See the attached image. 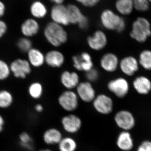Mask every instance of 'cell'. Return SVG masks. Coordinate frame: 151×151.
I'll return each instance as SVG.
<instances>
[{"label": "cell", "instance_id": "obj_1", "mask_svg": "<svg viewBox=\"0 0 151 151\" xmlns=\"http://www.w3.org/2000/svg\"><path fill=\"white\" fill-rule=\"evenodd\" d=\"M44 35L49 43L54 47H59L68 40V35L63 26L53 22L47 24Z\"/></svg>", "mask_w": 151, "mask_h": 151}, {"label": "cell", "instance_id": "obj_2", "mask_svg": "<svg viewBox=\"0 0 151 151\" xmlns=\"http://www.w3.org/2000/svg\"><path fill=\"white\" fill-rule=\"evenodd\" d=\"M130 37L140 43H145L151 36V25L147 19L143 17L137 19L132 24Z\"/></svg>", "mask_w": 151, "mask_h": 151}, {"label": "cell", "instance_id": "obj_3", "mask_svg": "<svg viewBox=\"0 0 151 151\" xmlns=\"http://www.w3.org/2000/svg\"><path fill=\"white\" fill-rule=\"evenodd\" d=\"M107 89L117 98L122 99L129 94L130 90L129 83L124 77H117L108 81Z\"/></svg>", "mask_w": 151, "mask_h": 151}, {"label": "cell", "instance_id": "obj_4", "mask_svg": "<svg viewBox=\"0 0 151 151\" xmlns=\"http://www.w3.org/2000/svg\"><path fill=\"white\" fill-rule=\"evenodd\" d=\"M79 99L76 92L72 90L66 89L59 95L58 103L65 111L72 112L78 108Z\"/></svg>", "mask_w": 151, "mask_h": 151}, {"label": "cell", "instance_id": "obj_5", "mask_svg": "<svg viewBox=\"0 0 151 151\" xmlns=\"http://www.w3.org/2000/svg\"><path fill=\"white\" fill-rule=\"evenodd\" d=\"M92 103L94 110L100 114L107 115L113 112L114 103L112 98L107 94L96 95Z\"/></svg>", "mask_w": 151, "mask_h": 151}, {"label": "cell", "instance_id": "obj_6", "mask_svg": "<svg viewBox=\"0 0 151 151\" xmlns=\"http://www.w3.org/2000/svg\"><path fill=\"white\" fill-rule=\"evenodd\" d=\"M86 42L91 49L94 51H100L107 46L108 43V37L103 31L97 30L92 35L87 37Z\"/></svg>", "mask_w": 151, "mask_h": 151}, {"label": "cell", "instance_id": "obj_7", "mask_svg": "<svg viewBox=\"0 0 151 151\" xmlns=\"http://www.w3.org/2000/svg\"><path fill=\"white\" fill-rule=\"evenodd\" d=\"M76 89L78 98L84 103H92L97 95L92 83L88 81L80 82Z\"/></svg>", "mask_w": 151, "mask_h": 151}, {"label": "cell", "instance_id": "obj_8", "mask_svg": "<svg viewBox=\"0 0 151 151\" xmlns=\"http://www.w3.org/2000/svg\"><path fill=\"white\" fill-rule=\"evenodd\" d=\"M114 120L117 126L125 131L132 129L135 126L134 117L131 112L121 110L116 113Z\"/></svg>", "mask_w": 151, "mask_h": 151}, {"label": "cell", "instance_id": "obj_9", "mask_svg": "<svg viewBox=\"0 0 151 151\" xmlns=\"http://www.w3.org/2000/svg\"><path fill=\"white\" fill-rule=\"evenodd\" d=\"M139 66L138 60L132 55L124 57L119 62V68L127 76L134 75L139 71Z\"/></svg>", "mask_w": 151, "mask_h": 151}, {"label": "cell", "instance_id": "obj_10", "mask_svg": "<svg viewBox=\"0 0 151 151\" xmlns=\"http://www.w3.org/2000/svg\"><path fill=\"white\" fill-rule=\"evenodd\" d=\"M50 17L52 22L62 26L70 24L67 6L62 4H55L52 8Z\"/></svg>", "mask_w": 151, "mask_h": 151}, {"label": "cell", "instance_id": "obj_11", "mask_svg": "<svg viewBox=\"0 0 151 151\" xmlns=\"http://www.w3.org/2000/svg\"><path fill=\"white\" fill-rule=\"evenodd\" d=\"M122 19V17L109 9L103 11L100 16L101 24L109 30H116Z\"/></svg>", "mask_w": 151, "mask_h": 151}, {"label": "cell", "instance_id": "obj_12", "mask_svg": "<svg viewBox=\"0 0 151 151\" xmlns=\"http://www.w3.org/2000/svg\"><path fill=\"white\" fill-rule=\"evenodd\" d=\"M11 71L16 78L24 79L31 72V68L29 62L26 60L17 59L11 63Z\"/></svg>", "mask_w": 151, "mask_h": 151}, {"label": "cell", "instance_id": "obj_13", "mask_svg": "<svg viewBox=\"0 0 151 151\" xmlns=\"http://www.w3.org/2000/svg\"><path fill=\"white\" fill-rule=\"evenodd\" d=\"M119 57L115 53L106 52L101 57L100 61V67L106 72L113 73L119 68Z\"/></svg>", "mask_w": 151, "mask_h": 151}, {"label": "cell", "instance_id": "obj_14", "mask_svg": "<svg viewBox=\"0 0 151 151\" xmlns=\"http://www.w3.org/2000/svg\"><path fill=\"white\" fill-rule=\"evenodd\" d=\"M61 122L64 130L70 134H74L78 132L82 125L80 118L73 114L63 117Z\"/></svg>", "mask_w": 151, "mask_h": 151}, {"label": "cell", "instance_id": "obj_15", "mask_svg": "<svg viewBox=\"0 0 151 151\" xmlns=\"http://www.w3.org/2000/svg\"><path fill=\"white\" fill-rule=\"evenodd\" d=\"M60 82L67 90L76 89L80 83V78L75 71L65 70L62 72L60 77Z\"/></svg>", "mask_w": 151, "mask_h": 151}, {"label": "cell", "instance_id": "obj_16", "mask_svg": "<svg viewBox=\"0 0 151 151\" xmlns=\"http://www.w3.org/2000/svg\"><path fill=\"white\" fill-rule=\"evenodd\" d=\"M65 62L64 54L58 50H50L45 55V63L49 67L59 68L64 65Z\"/></svg>", "mask_w": 151, "mask_h": 151}, {"label": "cell", "instance_id": "obj_17", "mask_svg": "<svg viewBox=\"0 0 151 151\" xmlns=\"http://www.w3.org/2000/svg\"><path fill=\"white\" fill-rule=\"evenodd\" d=\"M132 85L136 92L140 95H147L151 92V80L145 76L136 77Z\"/></svg>", "mask_w": 151, "mask_h": 151}, {"label": "cell", "instance_id": "obj_18", "mask_svg": "<svg viewBox=\"0 0 151 151\" xmlns=\"http://www.w3.org/2000/svg\"><path fill=\"white\" fill-rule=\"evenodd\" d=\"M40 25L35 19H27L22 24L21 30L22 34L26 37H31L37 34L39 31Z\"/></svg>", "mask_w": 151, "mask_h": 151}, {"label": "cell", "instance_id": "obj_19", "mask_svg": "<svg viewBox=\"0 0 151 151\" xmlns=\"http://www.w3.org/2000/svg\"><path fill=\"white\" fill-rule=\"evenodd\" d=\"M27 53L28 61L34 67H41L45 63V55L39 50L32 48Z\"/></svg>", "mask_w": 151, "mask_h": 151}, {"label": "cell", "instance_id": "obj_20", "mask_svg": "<svg viewBox=\"0 0 151 151\" xmlns=\"http://www.w3.org/2000/svg\"><path fill=\"white\" fill-rule=\"evenodd\" d=\"M116 143L118 147L124 151H130L134 146V143L131 135L127 131L121 132L119 134Z\"/></svg>", "mask_w": 151, "mask_h": 151}, {"label": "cell", "instance_id": "obj_21", "mask_svg": "<svg viewBox=\"0 0 151 151\" xmlns=\"http://www.w3.org/2000/svg\"><path fill=\"white\" fill-rule=\"evenodd\" d=\"M61 132L57 129L52 128L47 130L44 133L43 139L47 145H55L59 144L62 139Z\"/></svg>", "mask_w": 151, "mask_h": 151}, {"label": "cell", "instance_id": "obj_22", "mask_svg": "<svg viewBox=\"0 0 151 151\" xmlns=\"http://www.w3.org/2000/svg\"><path fill=\"white\" fill-rule=\"evenodd\" d=\"M30 12L34 17L42 19L46 16L47 10L43 3L40 1H35L31 5Z\"/></svg>", "mask_w": 151, "mask_h": 151}, {"label": "cell", "instance_id": "obj_23", "mask_svg": "<svg viewBox=\"0 0 151 151\" xmlns=\"http://www.w3.org/2000/svg\"><path fill=\"white\" fill-rule=\"evenodd\" d=\"M67 8L70 24H77L84 14L79 8L75 5H68Z\"/></svg>", "mask_w": 151, "mask_h": 151}, {"label": "cell", "instance_id": "obj_24", "mask_svg": "<svg viewBox=\"0 0 151 151\" xmlns=\"http://www.w3.org/2000/svg\"><path fill=\"white\" fill-rule=\"evenodd\" d=\"M116 7L120 14L128 15L132 13L134 8V1L133 0H117Z\"/></svg>", "mask_w": 151, "mask_h": 151}, {"label": "cell", "instance_id": "obj_25", "mask_svg": "<svg viewBox=\"0 0 151 151\" xmlns=\"http://www.w3.org/2000/svg\"><path fill=\"white\" fill-rule=\"evenodd\" d=\"M139 64L144 69L151 70V50L149 49L142 50L139 55Z\"/></svg>", "mask_w": 151, "mask_h": 151}, {"label": "cell", "instance_id": "obj_26", "mask_svg": "<svg viewBox=\"0 0 151 151\" xmlns=\"http://www.w3.org/2000/svg\"><path fill=\"white\" fill-rule=\"evenodd\" d=\"M60 151H75L77 148L76 141L71 137L62 138L58 144Z\"/></svg>", "mask_w": 151, "mask_h": 151}, {"label": "cell", "instance_id": "obj_27", "mask_svg": "<svg viewBox=\"0 0 151 151\" xmlns=\"http://www.w3.org/2000/svg\"><path fill=\"white\" fill-rule=\"evenodd\" d=\"M20 145L22 147L28 151H32L34 149L32 139L27 132H22L19 137Z\"/></svg>", "mask_w": 151, "mask_h": 151}, {"label": "cell", "instance_id": "obj_28", "mask_svg": "<svg viewBox=\"0 0 151 151\" xmlns=\"http://www.w3.org/2000/svg\"><path fill=\"white\" fill-rule=\"evenodd\" d=\"M13 101L12 95L6 90L0 91V108H7L11 106Z\"/></svg>", "mask_w": 151, "mask_h": 151}, {"label": "cell", "instance_id": "obj_29", "mask_svg": "<svg viewBox=\"0 0 151 151\" xmlns=\"http://www.w3.org/2000/svg\"><path fill=\"white\" fill-rule=\"evenodd\" d=\"M43 86L39 82L32 83L29 88V93L31 97L35 99L40 98L43 94Z\"/></svg>", "mask_w": 151, "mask_h": 151}, {"label": "cell", "instance_id": "obj_30", "mask_svg": "<svg viewBox=\"0 0 151 151\" xmlns=\"http://www.w3.org/2000/svg\"><path fill=\"white\" fill-rule=\"evenodd\" d=\"M32 42L29 39L24 37L20 39L17 42V46L21 51L27 52L32 48Z\"/></svg>", "mask_w": 151, "mask_h": 151}, {"label": "cell", "instance_id": "obj_31", "mask_svg": "<svg viewBox=\"0 0 151 151\" xmlns=\"http://www.w3.org/2000/svg\"><path fill=\"white\" fill-rule=\"evenodd\" d=\"M10 68L4 61L0 60V80L6 79L10 73Z\"/></svg>", "mask_w": 151, "mask_h": 151}, {"label": "cell", "instance_id": "obj_32", "mask_svg": "<svg viewBox=\"0 0 151 151\" xmlns=\"http://www.w3.org/2000/svg\"><path fill=\"white\" fill-rule=\"evenodd\" d=\"M133 1L134 7L138 11H147L150 7L149 0H133Z\"/></svg>", "mask_w": 151, "mask_h": 151}, {"label": "cell", "instance_id": "obj_33", "mask_svg": "<svg viewBox=\"0 0 151 151\" xmlns=\"http://www.w3.org/2000/svg\"><path fill=\"white\" fill-rule=\"evenodd\" d=\"M85 76L86 81L92 83L98 80L99 77V72L97 69L93 68L91 70L85 72Z\"/></svg>", "mask_w": 151, "mask_h": 151}, {"label": "cell", "instance_id": "obj_34", "mask_svg": "<svg viewBox=\"0 0 151 151\" xmlns=\"http://www.w3.org/2000/svg\"><path fill=\"white\" fill-rule=\"evenodd\" d=\"M78 3L86 7H92L97 5L100 0H76Z\"/></svg>", "mask_w": 151, "mask_h": 151}, {"label": "cell", "instance_id": "obj_35", "mask_svg": "<svg viewBox=\"0 0 151 151\" xmlns=\"http://www.w3.org/2000/svg\"><path fill=\"white\" fill-rule=\"evenodd\" d=\"M77 24L80 29L86 30L89 27V20L87 17L84 15Z\"/></svg>", "mask_w": 151, "mask_h": 151}, {"label": "cell", "instance_id": "obj_36", "mask_svg": "<svg viewBox=\"0 0 151 151\" xmlns=\"http://www.w3.org/2000/svg\"><path fill=\"white\" fill-rule=\"evenodd\" d=\"M137 151H151V141H144L138 147Z\"/></svg>", "mask_w": 151, "mask_h": 151}, {"label": "cell", "instance_id": "obj_37", "mask_svg": "<svg viewBox=\"0 0 151 151\" xmlns=\"http://www.w3.org/2000/svg\"><path fill=\"white\" fill-rule=\"evenodd\" d=\"M7 30V25L6 23L2 20L0 19V38L2 37Z\"/></svg>", "mask_w": 151, "mask_h": 151}, {"label": "cell", "instance_id": "obj_38", "mask_svg": "<svg viewBox=\"0 0 151 151\" xmlns=\"http://www.w3.org/2000/svg\"><path fill=\"white\" fill-rule=\"evenodd\" d=\"M125 27H126V23H125V21L124 19L122 18L121 20V22L118 26L117 29H116V31L118 32L121 33L122 32L124 31L125 29Z\"/></svg>", "mask_w": 151, "mask_h": 151}, {"label": "cell", "instance_id": "obj_39", "mask_svg": "<svg viewBox=\"0 0 151 151\" xmlns=\"http://www.w3.org/2000/svg\"><path fill=\"white\" fill-rule=\"evenodd\" d=\"M5 12V5L3 2L0 0V19L4 15Z\"/></svg>", "mask_w": 151, "mask_h": 151}, {"label": "cell", "instance_id": "obj_40", "mask_svg": "<svg viewBox=\"0 0 151 151\" xmlns=\"http://www.w3.org/2000/svg\"><path fill=\"white\" fill-rule=\"evenodd\" d=\"M4 124V120L2 116L0 115V133H1L3 131Z\"/></svg>", "mask_w": 151, "mask_h": 151}, {"label": "cell", "instance_id": "obj_41", "mask_svg": "<svg viewBox=\"0 0 151 151\" xmlns=\"http://www.w3.org/2000/svg\"><path fill=\"white\" fill-rule=\"evenodd\" d=\"M36 111L38 113H41L43 110V107L41 104H37L35 107Z\"/></svg>", "mask_w": 151, "mask_h": 151}, {"label": "cell", "instance_id": "obj_42", "mask_svg": "<svg viewBox=\"0 0 151 151\" xmlns=\"http://www.w3.org/2000/svg\"><path fill=\"white\" fill-rule=\"evenodd\" d=\"M55 4H62L65 0H50Z\"/></svg>", "mask_w": 151, "mask_h": 151}, {"label": "cell", "instance_id": "obj_43", "mask_svg": "<svg viewBox=\"0 0 151 151\" xmlns=\"http://www.w3.org/2000/svg\"><path fill=\"white\" fill-rule=\"evenodd\" d=\"M38 151H52L50 150H48V149H43V150H40Z\"/></svg>", "mask_w": 151, "mask_h": 151}, {"label": "cell", "instance_id": "obj_44", "mask_svg": "<svg viewBox=\"0 0 151 151\" xmlns=\"http://www.w3.org/2000/svg\"><path fill=\"white\" fill-rule=\"evenodd\" d=\"M149 2L151 3V0H149Z\"/></svg>", "mask_w": 151, "mask_h": 151}]
</instances>
